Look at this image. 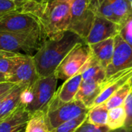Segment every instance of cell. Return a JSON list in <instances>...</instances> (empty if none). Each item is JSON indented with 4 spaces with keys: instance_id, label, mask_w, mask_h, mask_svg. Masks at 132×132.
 <instances>
[{
    "instance_id": "cell-23",
    "label": "cell",
    "mask_w": 132,
    "mask_h": 132,
    "mask_svg": "<svg viewBox=\"0 0 132 132\" xmlns=\"http://www.w3.org/2000/svg\"><path fill=\"white\" fill-rule=\"evenodd\" d=\"M108 111L104 104L94 106L89 110L86 121L93 125H107Z\"/></svg>"
},
{
    "instance_id": "cell-18",
    "label": "cell",
    "mask_w": 132,
    "mask_h": 132,
    "mask_svg": "<svg viewBox=\"0 0 132 132\" xmlns=\"http://www.w3.org/2000/svg\"><path fill=\"white\" fill-rule=\"evenodd\" d=\"M82 80L102 82L106 77V69L93 56L90 57L87 62L80 70Z\"/></svg>"
},
{
    "instance_id": "cell-7",
    "label": "cell",
    "mask_w": 132,
    "mask_h": 132,
    "mask_svg": "<svg viewBox=\"0 0 132 132\" xmlns=\"http://www.w3.org/2000/svg\"><path fill=\"white\" fill-rule=\"evenodd\" d=\"M91 55L90 46L85 42L77 44L60 63L54 74L58 80H68L80 72Z\"/></svg>"
},
{
    "instance_id": "cell-38",
    "label": "cell",
    "mask_w": 132,
    "mask_h": 132,
    "mask_svg": "<svg viewBox=\"0 0 132 132\" xmlns=\"http://www.w3.org/2000/svg\"><path fill=\"white\" fill-rule=\"evenodd\" d=\"M25 131V130H24ZM24 131H19V132H24Z\"/></svg>"
},
{
    "instance_id": "cell-34",
    "label": "cell",
    "mask_w": 132,
    "mask_h": 132,
    "mask_svg": "<svg viewBox=\"0 0 132 132\" xmlns=\"http://www.w3.org/2000/svg\"><path fill=\"white\" fill-rule=\"evenodd\" d=\"M11 1H15V2H41L47 4L44 0H11Z\"/></svg>"
},
{
    "instance_id": "cell-27",
    "label": "cell",
    "mask_w": 132,
    "mask_h": 132,
    "mask_svg": "<svg viewBox=\"0 0 132 132\" xmlns=\"http://www.w3.org/2000/svg\"><path fill=\"white\" fill-rule=\"evenodd\" d=\"M87 114H82L69 121L64 122L49 132H75V131L86 121Z\"/></svg>"
},
{
    "instance_id": "cell-5",
    "label": "cell",
    "mask_w": 132,
    "mask_h": 132,
    "mask_svg": "<svg viewBox=\"0 0 132 132\" xmlns=\"http://www.w3.org/2000/svg\"><path fill=\"white\" fill-rule=\"evenodd\" d=\"M89 110L82 102L77 100L68 103H57L50 101L44 110L49 130L51 131L64 122L87 114Z\"/></svg>"
},
{
    "instance_id": "cell-35",
    "label": "cell",
    "mask_w": 132,
    "mask_h": 132,
    "mask_svg": "<svg viewBox=\"0 0 132 132\" xmlns=\"http://www.w3.org/2000/svg\"><path fill=\"white\" fill-rule=\"evenodd\" d=\"M12 88H13V87H12ZM12 89H11V90H12ZM10 90H9L8 92H6L5 94H4L3 95H2V96L0 97V105H1V104H2V102L3 101V100L5 99V97L7 96V94H9V92Z\"/></svg>"
},
{
    "instance_id": "cell-33",
    "label": "cell",
    "mask_w": 132,
    "mask_h": 132,
    "mask_svg": "<svg viewBox=\"0 0 132 132\" xmlns=\"http://www.w3.org/2000/svg\"><path fill=\"white\" fill-rule=\"evenodd\" d=\"M6 82H9L8 75L5 74V73H3L0 72V84L6 83Z\"/></svg>"
},
{
    "instance_id": "cell-31",
    "label": "cell",
    "mask_w": 132,
    "mask_h": 132,
    "mask_svg": "<svg viewBox=\"0 0 132 132\" xmlns=\"http://www.w3.org/2000/svg\"><path fill=\"white\" fill-rule=\"evenodd\" d=\"M16 84H14L10 82H6V83H2L0 84V97L10 90L12 87H14Z\"/></svg>"
},
{
    "instance_id": "cell-22",
    "label": "cell",
    "mask_w": 132,
    "mask_h": 132,
    "mask_svg": "<svg viewBox=\"0 0 132 132\" xmlns=\"http://www.w3.org/2000/svg\"><path fill=\"white\" fill-rule=\"evenodd\" d=\"M127 114L124 105L112 108L108 111L107 125L111 130H116L125 127Z\"/></svg>"
},
{
    "instance_id": "cell-29",
    "label": "cell",
    "mask_w": 132,
    "mask_h": 132,
    "mask_svg": "<svg viewBox=\"0 0 132 132\" xmlns=\"http://www.w3.org/2000/svg\"><path fill=\"white\" fill-rule=\"evenodd\" d=\"M108 125H97L85 121L75 132H111Z\"/></svg>"
},
{
    "instance_id": "cell-6",
    "label": "cell",
    "mask_w": 132,
    "mask_h": 132,
    "mask_svg": "<svg viewBox=\"0 0 132 132\" xmlns=\"http://www.w3.org/2000/svg\"><path fill=\"white\" fill-rule=\"evenodd\" d=\"M57 80L58 79L53 73L48 77H39L29 87L31 100L26 108L31 114L46 108L56 91Z\"/></svg>"
},
{
    "instance_id": "cell-28",
    "label": "cell",
    "mask_w": 132,
    "mask_h": 132,
    "mask_svg": "<svg viewBox=\"0 0 132 132\" xmlns=\"http://www.w3.org/2000/svg\"><path fill=\"white\" fill-rule=\"evenodd\" d=\"M118 26V35L132 48V14Z\"/></svg>"
},
{
    "instance_id": "cell-26",
    "label": "cell",
    "mask_w": 132,
    "mask_h": 132,
    "mask_svg": "<svg viewBox=\"0 0 132 132\" xmlns=\"http://www.w3.org/2000/svg\"><path fill=\"white\" fill-rule=\"evenodd\" d=\"M19 54L0 50V72L9 75L15 65Z\"/></svg>"
},
{
    "instance_id": "cell-3",
    "label": "cell",
    "mask_w": 132,
    "mask_h": 132,
    "mask_svg": "<svg viewBox=\"0 0 132 132\" xmlns=\"http://www.w3.org/2000/svg\"><path fill=\"white\" fill-rule=\"evenodd\" d=\"M70 0H53L46 9L43 22L47 39L54 38L67 31L70 23Z\"/></svg>"
},
{
    "instance_id": "cell-32",
    "label": "cell",
    "mask_w": 132,
    "mask_h": 132,
    "mask_svg": "<svg viewBox=\"0 0 132 132\" xmlns=\"http://www.w3.org/2000/svg\"><path fill=\"white\" fill-rule=\"evenodd\" d=\"M111 132H132V127H122L116 130H111Z\"/></svg>"
},
{
    "instance_id": "cell-1",
    "label": "cell",
    "mask_w": 132,
    "mask_h": 132,
    "mask_svg": "<svg viewBox=\"0 0 132 132\" xmlns=\"http://www.w3.org/2000/svg\"><path fill=\"white\" fill-rule=\"evenodd\" d=\"M85 42L76 33L67 30L63 34L47 39L33 56L39 77L53 74L68 53L78 43Z\"/></svg>"
},
{
    "instance_id": "cell-10",
    "label": "cell",
    "mask_w": 132,
    "mask_h": 132,
    "mask_svg": "<svg viewBox=\"0 0 132 132\" xmlns=\"http://www.w3.org/2000/svg\"><path fill=\"white\" fill-rule=\"evenodd\" d=\"M129 67H132V48L118 34L114 36L113 57L106 69L107 77Z\"/></svg>"
},
{
    "instance_id": "cell-9",
    "label": "cell",
    "mask_w": 132,
    "mask_h": 132,
    "mask_svg": "<svg viewBox=\"0 0 132 132\" xmlns=\"http://www.w3.org/2000/svg\"><path fill=\"white\" fill-rule=\"evenodd\" d=\"M8 77L10 83L26 87H31L39 77L33 56L19 53Z\"/></svg>"
},
{
    "instance_id": "cell-2",
    "label": "cell",
    "mask_w": 132,
    "mask_h": 132,
    "mask_svg": "<svg viewBox=\"0 0 132 132\" xmlns=\"http://www.w3.org/2000/svg\"><path fill=\"white\" fill-rule=\"evenodd\" d=\"M43 16L44 15L32 12L10 13L0 17V30L33 34L47 39Z\"/></svg>"
},
{
    "instance_id": "cell-21",
    "label": "cell",
    "mask_w": 132,
    "mask_h": 132,
    "mask_svg": "<svg viewBox=\"0 0 132 132\" xmlns=\"http://www.w3.org/2000/svg\"><path fill=\"white\" fill-rule=\"evenodd\" d=\"M44 111H39L32 114L28 121L24 132H49Z\"/></svg>"
},
{
    "instance_id": "cell-11",
    "label": "cell",
    "mask_w": 132,
    "mask_h": 132,
    "mask_svg": "<svg viewBox=\"0 0 132 132\" xmlns=\"http://www.w3.org/2000/svg\"><path fill=\"white\" fill-rule=\"evenodd\" d=\"M132 77V67L120 70L107 77L101 84V91L95 100L93 107L106 102L116 91L123 87ZM92 107V108H93Z\"/></svg>"
},
{
    "instance_id": "cell-36",
    "label": "cell",
    "mask_w": 132,
    "mask_h": 132,
    "mask_svg": "<svg viewBox=\"0 0 132 132\" xmlns=\"http://www.w3.org/2000/svg\"><path fill=\"white\" fill-rule=\"evenodd\" d=\"M127 2H128V4L130 5V8H131V10L132 12V0H127Z\"/></svg>"
},
{
    "instance_id": "cell-12",
    "label": "cell",
    "mask_w": 132,
    "mask_h": 132,
    "mask_svg": "<svg viewBox=\"0 0 132 132\" xmlns=\"http://www.w3.org/2000/svg\"><path fill=\"white\" fill-rule=\"evenodd\" d=\"M118 29V24L104 17L96 15L90 31L84 41L88 45L101 42L117 36Z\"/></svg>"
},
{
    "instance_id": "cell-17",
    "label": "cell",
    "mask_w": 132,
    "mask_h": 132,
    "mask_svg": "<svg viewBox=\"0 0 132 132\" xmlns=\"http://www.w3.org/2000/svg\"><path fill=\"white\" fill-rule=\"evenodd\" d=\"M92 55L105 68L110 64L114 50V37L89 45Z\"/></svg>"
},
{
    "instance_id": "cell-37",
    "label": "cell",
    "mask_w": 132,
    "mask_h": 132,
    "mask_svg": "<svg viewBox=\"0 0 132 132\" xmlns=\"http://www.w3.org/2000/svg\"><path fill=\"white\" fill-rule=\"evenodd\" d=\"M44 1H45V2H46L47 4H49V3H50V2L51 1H53V0H44Z\"/></svg>"
},
{
    "instance_id": "cell-24",
    "label": "cell",
    "mask_w": 132,
    "mask_h": 132,
    "mask_svg": "<svg viewBox=\"0 0 132 132\" xmlns=\"http://www.w3.org/2000/svg\"><path fill=\"white\" fill-rule=\"evenodd\" d=\"M90 5L96 15L108 19L118 24L117 19L112 12L109 0H90Z\"/></svg>"
},
{
    "instance_id": "cell-16",
    "label": "cell",
    "mask_w": 132,
    "mask_h": 132,
    "mask_svg": "<svg viewBox=\"0 0 132 132\" xmlns=\"http://www.w3.org/2000/svg\"><path fill=\"white\" fill-rule=\"evenodd\" d=\"M101 82L82 80L75 99L82 102L88 109L92 108L94 103L101 91Z\"/></svg>"
},
{
    "instance_id": "cell-8",
    "label": "cell",
    "mask_w": 132,
    "mask_h": 132,
    "mask_svg": "<svg viewBox=\"0 0 132 132\" xmlns=\"http://www.w3.org/2000/svg\"><path fill=\"white\" fill-rule=\"evenodd\" d=\"M70 23L68 30L76 33L84 40L88 36L95 13L91 8L90 0H70Z\"/></svg>"
},
{
    "instance_id": "cell-25",
    "label": "cell",
    "mask_w": 132,
    "mask_h": 132,
    "mask_svg": "<svg viewBox=\"0 0 132 132\" xmlns=\"http://www.w3.org/2000/svg\"><path fill=\"white\" fill-rule=\"evenodd\" d=\"M109 2L118 25L132 14L127 0H109Z\"/></svg>"
},
{
    "instance_id": "cell-30",
    "label": "cell",
    "mask_w": 132,
    "mask_h": 132,
    "mask_svg": "<svg viewBox=\"0 0 132 132\" xmlns=\"http://www.w3.org/2000/svg\"><path fill=\"white\" fill-rule=\"evenodd\" d=\"M124 108L127 114L125 127H132V91L128 96L124 103Z\"/></svg>"
},
{
    "instance_id": "cell-14",
    "label": "cell",
    "mask_w": 132,
    "mask_h": 132,
    "mask_svg": "<svg viewBox=\"0 0 132 132\" xmlns=\"http://www.w3.org/2000/svg\"><path fill=\"white\" fill-rule=\"evenodd\" d=\"M48 4L41 2H15L0 0V17L14 12H32L44 15Z\"/></svg>"
},
{
    "instance_id": "cell-20",
    "label": "cell",
    "mask_w": 132,
    "mask_h": 132,
    "mask_svg": "<svg viewBox=\"0 0 132 132\" xmlns=\"http://www.w3.org/2000/svg\"><path fill=\"white\" fill-rule=\"evenodd\" d=\"M132 91V77L118 91H116L106 102L104 103V106L109 111L112 108L121 106L124 104L129 94Z\"/></svg>"
},
{
    "instance_id": "cell-19",
    "label": "cell",
    "mask_w": 132,
    "mask_h": 132,
    "mask_svg": "<svg viewBox=\"0 0 132 132\" xmlns=\"http://www.w3.org/2000/svg\"><path fill=\"white\" fill-rule=\"evenodd\" d=\"M26 87L16 84L7 94L0 105V120L13 112L21 104L22 93Z\"/></svg>"
},
{
    "instance_id": "cell-15",
    "label": "cell",
    "mask_w": 132,
    "mask_h": 132,
    "mask_svg": "<svg viewBox=\"0 0 132 132\" xmlns=\"http://www.w3.org/2000/svg\"><path fill=\"white\" fill-rule=\"evenodd\" d=\"M82 82L81 73L65 80L64 83L56 91L51 101L57 103H68L74 101L75 96L79 90Z\"/></svg>"
},
{
    "instance_id": "cell-4",
    "label": "cell",
    "mask_w": 132,
    "mask_h": 132,
    "mask_svg": "<svg viewBox=\"0 0 132 132\" xmlns=\"http://www.w3.org/2000/svg\"><path fill=\"white\" fill-rule=\"evenodd\" d=\"M46 39L33 34L0 30V50L34 56Z\"/></svg>"
},
{
    "instance_id": "cell-13",
    "label": "cell",
    "mask_w": 132,
    "mask_h": 132,
    "mask_svg": "<svg viewBox=\"0 0 132 132\" xmlns=\"http://www.w3.org/2000/svg\"><path fill=\"white\" fill-rule=\"evenodd\" d=\"M26 105L21 102L20 105L10 114L0 120V132H19L24 131L31 117Z\"/></svg>"
}]
</instances>
